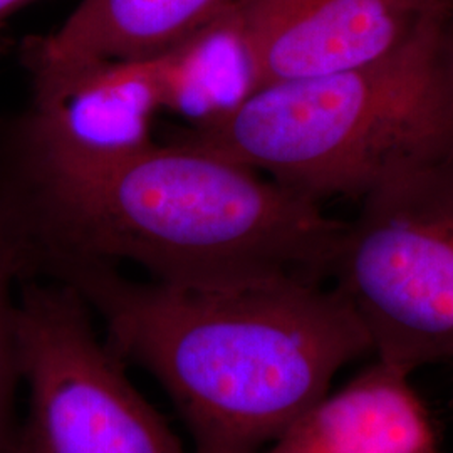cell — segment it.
Instances as JSON below:
<instances>
[{
  "label": "cell",
  "instance_id": "5",
  "mask_svg": "<svg viewBox=\"0 0 453 453\" xmlns=\"http://www.w3.org/2000/svg\"><path fill=\"white\" fill-rule=\"evenodd\" d=\"M16 338L29 410L11 453H188L97 338L73 288L24 280Z\"/></svg>",
  "mask_w": 453,
  "mask_h": 453
},
{
  "label": "cell",
  "instance_id": "8",
  "mask_svg": "<svg viewBox=\"0 0 453 453\" xmlns=\"http://www.w3.org/2000/svg\"><path fill=\"white\" fill-rule=\"evenodd\" d=\"M410 378L376 359L259 453H440L435 423Z\"/></svg>",
  "mask_w": 453,
  "mask_h": 453
},
{
  "label": "cell",
  "instance_id": "12",
  "mask_svg": "<svg viewBox=\"0 0 453 453\" xmlns=\"http://www.w3.org/2000/svg\"><path fill=\"white\" fill-rule=\"evenodd\" d=\"M33 2L35 0H0V29L7 24L11 17Z\"/></svg>",
  "mask_w": 453,
  "mask_h": 453
},
{
  "label": "cell",
  "instance_id": "3",
  "mask_svg": "<svg viewBox=\"0 0 453 453\" xmlns=\"http://www.w3.org/2000/svg\"><path fill=\"white\" fill-rule=\"evenodd\" d=\"M449 17L372 65L273 82L175 140L309 200H359L406 165L453 151Z\"/></svg>",
  "mask_w": 453,
  "mask_h": 453
},
{
  "label": "cell",
  "instance_id": "1",
  "mask_svg": "<svg viewBox=\"0 0 453 453\" xmlns=\"http://www.w3.org/2000/svg\"><path fill=\"white\" fill-rule=\"evenodd\" d=\"M0 188L31 252L143 267L153 280L213 288L296 275L324 282L346 222L274 180L175 140L96 153L17 123Z\"/></svg>",
  "mask_w": 453,
  "mask_h": 453
},
{
  "label": "cell",
  "instance_id": "10",
  "mask_svg": "<svg viewBox=\"0 0 453 453\" xmlns=\"http://www.w3.org/2000/svg\"><path fill=\"white\" fill-rule=\"evenodd\" d=\"M163 110L192 125L232 111L257 89L235 0L179 44L151 56Z\"/></svg>",
  "mask_w": 453,
  "mask_h": 453
},
{
  "label": "cell",
  "instance_id": "11",
  "mask_svg": "<svg viewBox=\"0 0 453 453\" xmlns=\"http://www.w3.org/2000/svg\"><path fill=\"white\" fill-rule=\"evenodd\" d=\"M27 237L0 188V453H11L17 438L14 400L20 378L12 289L31 279Z\"/></svg>",
  "mask_w": 453,
  "mask_h": 453
},
{
  "label": "cell",
  "instance_id": "2",
  "mask_svg": "<svg viewBox=\"0 0 453 453\" xmlns=\"http://www.w3.org/2000/svg\"><path fill=\"white\" fill-rule=\"evenodd\" d=\"M37 275L78 292L114 353L160 381L192 453H259L344 366L372 353L346 297L304 277L187 288L131 280L114 264L78 257L46 260Z\"/></svg>",
  "mask_w": 453,
  "mask_h": 453
},
{
  "label": "cell",
  "instance_id": "13",
  "mask_svg": "<svg viewBox=\"0 0 453 453\" xmlns=\"http://www.w3.org/2000/svg\"><path fill=\"white\" fill-rule=\"evenodd\" d=\"M449 27H450V42H452V52H453V5H452V11H450V19H449Z\"/></svg>",
  "mask_w": 453,
  "mask_h": 453
},
{
  "label": "cell",
  "instance_id": "7",
  "mask_svg": "<svg viewBox=\"0 0 453 453\" xmlns=\"http://www.w3.org/2000/svg\"><path fill=\"white\" fill-rule=\"evenodd\" d=\"M33 88L31 108L17 121L29 130L96 153L153 143L151 123L163 106L151 58L33 76Z\"/></svg>",
  "mask_w": 453,
  "mask_h": 453
},
{
  "label": "cell",
  "instance_id": "6",
  "mask_svg": "<svg viewBox=\"0 0 453 453\" xmlns=\"http://www.w3.org/2000/svg\"><path fill=\"white\" fill-rule=\"evenodd\" d=\"M257 89L378 63L449 16L453 0H235Z\"/></svg>",
  "mask_w": 453,
  "mask_h": 453
},
{
  "label": "cell",
  "instance_id": "4",
  "mask_svg": "<svg viewBox=\"0 0 453 453\" xmlns=\"http://www.w3.org/2000/svg\"><path fill=\"white\" fill-rule=\"evenodd\" d=\"M357 202L329 279L372 355L408 376L453 363V151L406 165Z\"/></svg>",
  "mask_w": 453,
  "mask_h": 453
},
{
  "label": "cell",
  "instance_id": "9",
  "mask_svg": "<svg viewBox=\"0 0 453 453\" xmlns=\"http://www.w3.org/2000/svg\"><path fill=\"white\" fill-rule=\"evenodd\" d=\"M234 0H81L61 27L31 37L22 59L31 76L157 56L207 26Z\"/></svg>",
  "mask_w": 453,
  "mask_h": 453
}]
</instances>
